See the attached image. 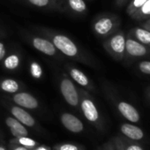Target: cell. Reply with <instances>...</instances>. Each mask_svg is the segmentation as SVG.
Returning <instances> with one entry per match:
<instances>
[{"label": "cell", "mask_w": 150, "mask_h": 150, "mask_svg": "<svg viewBox=\"0 0 150 150\" xmlns=\"http://www.w3.org/2000/svg\"><path fill=\"white\" fill-rule=\"evenodd\" d=\"M39 31L54 44L56 49L62 55L74 61L84 63L92 66L95 65L93 57H91L85 50H81V47L75 43V42L69 36L47 28H40Z\"/></svg>", "instance_id": "6da1fadb"}, {"label": "cell", "mask_w": 150, "mask_h": 150, "mask_svg": "<svg viewBox=\"0 0 150 150\" xmlns=\"http://www.w3.org/2000/svg\"><path fill=\"white\" fill-rule=\"evenodd\" d=\"M121 19L112 13H103L92 21V30L100 39H106L120 29Z\"/></svg>", "instance_id": "7a4b0ae2"}, {"label": "cell", "mask_w": 150, "mask_h": 150, "mask_svg": "<svg viewBox=\"0 0 150 150\" xmlns=\"http://www.w3.org/2000/svg\"><path fill=\"white\" fill-rule=\"evenodd\" d=\"M126 35L121 29L104 39L103 46L106 52L116 61H123L125 57Z\"/></svg>", "instance_id": "3957f363"}, {"label": "cell", "mask_w": 150, "mask_h": 150, "mask_svg": "<svg viewBox=\"0 0 150 150\" xmlns=\"http://www.w3.org/2000/svg\"><path fill=\"white\" fill-rule=\"evenodd\" d=\"M23 37L37 51L46 56L53 57L57 59L61 58V55L59 54V51L56 49L54 44L47 37L32 35L30 33H25L23 35Z\"/></svg>", "instance_id": "277c9868"}, {"label": "cell", "mask_w": 150, "mask_h": 150, "mask_svg": "<svg viewBox=\"0 0 150 150\" xmlns=\"http://www.w3.org/2000/svg\"><path fill=\"white\" fill-rule=\"evenodd\" d=\"M59 88L64 99L69 105L76 107L80 103L79 90L66 72H62L60 75Z\"/></svg>", "instance_id": "5b68a950"}, {"label": "cell", "mask_w": 150, "mask_h": 150, "mask_svg": "<svg viewBox=\"0 0 150 150\" xmlns=\"http://www.w3.org/2000/svg\"><path fill=\"white\" fill-rule=\"evenodd\" d=\"M150 57V48L134 39L129 33L126 35L124 60L131 62L135 59Z\"/></svg>", "instance_id": "8992f818"}, {"label": "cell", "mask_w": 150, "mask_h": 150, "mask_svg": "<svg viewBox=\"0 0 150 150\" xmlns=\"http://www.w3.org/2000/svg\"><path fill=\"white\" fill-rule=\"evenodd\" d=\"M66 71H67V74L69 75V77L72 80L73 82H75L79 86H81L86 89L95 90V86L93 84V81L81 69L75 67V66H72L71 64H67Z\"/></svg>", "instance_id": "52a82bcc"}, {"label": "cell", "mask_w": 150, "mask_h": 150, "mask_svg": "<svg viewBox=\"0 0 150 150\" xmlns=\"http://www.w3.org/2000/svg\"><path fill=\"white\" fill-rule=\"evenodd\" d=\"M80 91L81 92V107L84 116L88 121L96 122L99 119V112L95 103L93 102L91 97L87 95L85 90L80 89Z\"/></svg>", "instance_id": "ba28073f"}, {"label": "cell", "mask_w": 150, "mask_h": 150, "mask_svg": "<svg viewBox=\"0 0 150 150\" xmlns=\"http://www.w3.org/2000/svg\"><path fill=\"white\" fill-rule=\"evenodd\" d=\"M63 12L75 16H83L88 13V6L84 0H60Z\"/></svg>", "instance_id": "9c48e42d"}, {"label": "cell", "mask_w": 150, "mask_h": 150, "mask_svg": "<svg viewBox=\"0 0 150 150\" xmlns=\"http://www.w3.org/2000/svg\"><path fill=\"white\" fill-rule=\"evenodd\" d=\"M12 99L16 104L26 109H30V110L36 109L39 105L37 99L35 96H33L31 94L27 92L15 93L13 96Z\"/></svg>", "instance_id": "30bf717a"}, {"label": "cell", "mask_w": 150, "mask_h": 150, "mask_svg": "<svg viewBox=\"0 0 150 150\" xmlns=\"http://www.w3.org/2000/svg\"><path fill=\"white\" fill-rule=\"evenodd\" d=\"M117 110L120 114L128 121L132 123H138L140 120V115L134 106L127 102L120 101L117 104Z\"/></svg>", "instance_id": "8fae6325"}, {"label": "cell", "mask_w": 150, "mask_h": 150, "mask_svg": "<svg viewBox=\"0 0 150 150\" xmlns=\"http://www.w3.org/2000/svg\"><path fill=\"white\" fill-rule=\"evenodd\" d=\"M61 121L64 126L72 132H80L83 130L82 122L70 113H64L61 116Z\"/></svg>", "instance_id": "7c38bea8"}, {"label": "cell", "mask_w": 150, "mask_h": 150, "mask_svg": "<svg viewBox=\"0 0 150 150\" xmlns=\"http://www.w3.org/2000/svg\"><path fill=\"white\" fill-rule=\"evenodd\" d=\"M23 1L35 7L45 10L63 12L60 5V0H23Z\"/></svg>", "instance_id": "4fadbf2b"}, {"label": "cell", "mask_w": 150, "mask_h": 150, "mask_svg": "<svg viewBox=\"0 0 150 150\" xmlns=\"http://www.w3.org/2000/svg\"><path fill=\"white\" fill-rule=\"evenodd\" d=\"M134 39L150 48V31L142 27H134L128 32Z\"/></svg>", "instance_id": "5bb4252c"}, {"label": "cell", "mask_w": 150, "mask_h": 150, "mask_svg": "<svg viewBox=\"0 0 150 150\" xmlns=\"http://www.w3.org/2000/svg\"><path fill=\"white\" fill-rule=\"evenodd\" d=\"M11 112L13 116L22 125L28 126H33L35 125V119L32 117V116L29 113H28L22 108L18 106H13L11 109Z\"/></svg>", "instance_id": "9a60e30c"}, {"label": "cell", "mask_w": 150, "mask_h": 150, "mask_svg": "<svg viewBox=\"0 0 150 150\" xmlns=\"http://www.w3.org/2000/svg\"><path fill=\"white\" fill-rule=\"evenodd\" d=\"M121 132L126 137L134 140H140L144 137L143 131L139 126L132 124H123L121 125Z\"/></svg>", "instance_id": "2e32d148"}, {"label": "cell", "mask_w": 150, "mask_h": 150, "mask_svg": "<svg viewBox=\"0 0 150 150\" xmlns=\"http://www.w3.org/2000/svg\"><path fill=\"white\" fill-rule=\"evenodd\" d=\"M6 123L7 126L11 129V132L13 136H15L19 139L21 137H27L28 131L22 125V124L20 121H18L16 118L7 117L6 120Z\"/></svg>", "instance_id": "e0dca14e"}, {"label": "cell", "mask_w": 150, "mask_h": 150, "mask_svg": "<svg viewBox=\"0 0 150 150\" xmlns=\"http://www.w3.org/2000/svg\"><path fill=\"white\" fill-rule=\"evenodd\" d=\"M21 88V84L16 80L6 78L0 80V89L8 94H15Z\"/></svg>", "instance_id": "ac0fdd59"}, {"label": "cell", "mask_w": 150, "mask_h": 150, "mask_svg": "<svg viewBox=\"0 0 150 150\" xmlns=\"http://www.w3.org/2000/svg\"><path fill=\"white\" fill-rule=\"evenodd\" d=\"M21 57L17 53H12L4 58L3 65L8 71H15L21 65Z\"/></svg>", "instance_id": "d6986e66"}, {"label": "cell", "mask_w": 150, "mask_h": 150, "mask_svg": "<svg viewBox=\"0 0 150 150\" xmlns=\"http://www.w3.org/2000/svg\"><path fill=\"white\" fill-rule=\"evenodd\" d=\"M138 21H144L150 18V0L146 2L131 17Z\"/></svg>", "instance_id": "ffe728a7"}, {"label": "cell", "mask_w": 150, "mask_h": 150, "mask_svg": "<svg viewBox=\"0 0 150 150\" xmlns=\"http://www.w3.org/2000/svg\"><path fill=\"white\" fill-rule=\"evenodd\" d=\"M146 2V0H129L126 8V13L132 17Z\"/></svg>", "instance_id": "44dd1931"}, {"label": "cell", "mask_w": 150, "mask_h": 150, "mask_svg": "<svg viewBox=\"0 0 150 150\" xmlns=\"http://www.w3.org/2000/svg\"><path fill=\"white\" fill-rule=\"evenodd\" d=\"M29 71L30 73L32 75V77H34L35 79H41L42 77V66L35 61H32L30 63V66H29Z\"/></svg>", "instance_id": "7402d4cb"}, {"label": "cell", "mask_w": 150, "mask_h": 150, "mask_svg": "<svg viewBox=\"0 0 150 150\" xmlns=\"http://www.w3.org/2000/svg\"><path fill=\"white\" fill-rule=\"evenodd\" d=\"M136 69L142 74L150 76V61L149 60H142L137 63Z\"/></svg>", "instance_id": "603a6c76"}, {"label": "cell", "mask_w": 150, "mask_h": 150, "mask_svg": "<svg viewBox=\"0 0 150 150\" xmlns=\"http://www.w3.org/2000/svg\"><path fill=\"white\" fill-rule=\"evenodd\" d=\"M19 141L21 145L27 146V147H33L35 146V141H34L32 139L27 138V137H21L19 139Z\"/></svg>", "instance_id": "cb8c5ba5"}, {"label": "cell", "mask_w": 150, "mask_h": 150, "mask_svg": "<svg viewBox=\"0 0 150 150\" xmlns=\"http://www.w3.org/2000/svg\"><path fill=\"white\" fill-rule=\"evenodd\" d=\"M6 55V49L4 44V42H0V61H2Z\"/></svg>", "instance_id": "d4e9b609"}, {"label": "cell", "mask_w": 150, "mask_h": 150, "mask_svg": "<svg viewBox=\"0 0 150 150\" xmlns=\"http://www.w3.org/2000/svg\"><path fill=\"white\" fill-rule=\"evenodd\" d=\"M60 150H78V147L71 144H65L61 146Z\"/></svg>", "instance_id": "484cf974"}, {"label": "cell", "mask_w": 150, "mask_h": 150, "mask_svg": "<svg viewBox=\"0 0 150 150\" xmlns=\"http://www.w3.org/2000/svg\"><path fill=\"white\" fill-rule=\"evenodd\" d=\"M129 2V0H115V6L117 8H122Z\"/></svg>", "instance_id": "4316f807"}, {"label": "cell", "mask_w": 150, "mask_h": 150, "mask_svg": "<svg viewBox=\"0 0 150 150\" xmlns=\"http://www.w3.org/2000/svg\"><path fill=\"white\" fill-rule=\"evenodd\" d=\"M140 27H142V28H146V29H147V30L150 31V18L147 19V20H146V21H144L141 23Z\"/></svg>", "instance_id": "83f0119b"}, {"label": "cell", "mask_w": 150, "mask_h": 150, "mask_svg": "<svg viewBox=\"0 0 150 150\" xmlns=\"http://www.w3.org/2000/svg\"><path fill=\"white\" fill-rule=\"evenodd\" d=\"M126 150H143V148L140 146H139V145L133 144V145H130L126 148Z\"/></svg>", "instance_id": "f1b7e54d"}, {"label": "cell", "mask_w": 150, "mask_h": 150, "mask_svg": "<svg viewBox=\"0 0 150 150\" xmlns=\"http://www.w3.org/2000/svg\"><path fill=\"white\" fill-rule=\"evenodd\" d=\"M36 150H48V149L45 148V147H43V146H40V147H38Z\"/></svg>", "instance_id": "f546056e"}, {"label": "cell", "mask_w": 150, "mask_h": 150, "mask_svg": "<svg viewBox=\"0 0 150 150\" xmlns=\"http://www.w3.org/2000/svg\"><path fill=\"white\" fill-rule=\"evenodd\" d=\"M14 150H27L25 147H17L16 149H14Z\"/></svg>", "instance_id": "4dcf8cb0"}, {"label": "cell", "mask_w": 150, "mask_h": 150, "mask_svg": "<svg viewBox=\"0 0 150 150\" xmlns=\"http://www.w3.org/2000/svg\"><path fill=\"white\" fill-rule=\"evenodd\" d=\"M147 94H148V97L150 98V88L148 89V91H147Z\"/></svg>", "instance_id": "1f68e13d"}, {"label": "cell", "mask_w": 150, "mask_h": 150, "mask_svg": "<svg viewBox=\"0 0 150 150\" xmlns=\"http://www.w3.org/2000/svg\"><path fill=\"white\" fill-rule=\"evenodd\" d=\"M0 150H5V148H4V147H2V146H0Z\"/></svg>", "instance_id": "d6a6232c"}]
</instances>
